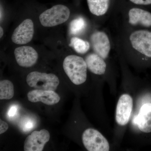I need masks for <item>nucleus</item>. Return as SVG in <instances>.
I'll use <instances>...</instances> for the list:
<instances>
[{"mask_svg": "<svg viewBox=\"0 0 151 151\" xmlns=\"http://www.w3.org/2000/svg\"><path fill=\"white\" fill-rule=\"evenodd\" d=\"M121 47L125 53L134 57L151 58V31L128 29L123 34Z\"/></svg>", "mask_w": 151, "mask_h": 151, "instance_id": "f257e3e1", "label": "nucleus"}, {"mask_svg": "<svg viewBox=\"0 0 151 151\" xmlns=\"http://www.w3.org/2000/svg\"><path fill=\"white\" fill-rule=\"evenodd\" d=\"M63 69L71 82L75 85H80L86 81L87 67L84 58L78 55H71L63 60Z\"/></svg>", "mask_w": 151, "mask_h": 151, "instance_id": "f03ea898", "label": "nucleus"}, {"mask_svg": "<svg viewBox=\"0 0 151 151\" xmlns=\"http://www.w3.org/2000/svg\"><path fill=\"white\" fill-rule=\"evenodd\" d=\"M70 15V10L67 6L56 5L41 14L40 21L45 27H52L67 21Z\"/></svg>", "mask_w": 151, "mask_h": 151, "instance_id": "7ed1b4c3", "label": "nucleus"}, {"mask_svg": "<svg viewBox=\"0 0 151 151\" xmlns=\"http://www.w3.org/2000/svg\"><path fill=\"white\" fill-rule=\"evenodd\" d=\"M26 81L29 86L37 89L55 91L59 84V80L52 73L33 71L27 75Z\"/></svg>", "mask_w": 151, "mask_h": 151, "instance_id": "20e7f679", "label": "nucleus"}, {"mask_svg": "<svg viewBox=\"0 0 151 151\" xmlns=\"http://www.w3.org/2000/svg\"><path fill=\"white\" fill-rule=\"evenodd\" d=\"M82 142L89 151H108L110 145L107 139L100 132L93 129H88L83 132Z\"/></svg>", "mask_w": 151, "mask_h": 151, "instance_id": "39448f33", "label": "nucleus"}, {"mask_svg": "<svg viewBox=\"0 0 151 151\" xmlns=\"http://www.w3.org/2000/svg\"><path fill=\"white\" fill-rule=\"evenodd\" d=\"M127 24L131 29H145L151 28V13L139 8L130 9L126 14Z\"/></svg>", "mask_w": 151, "mask_h": 151, "instance_id": "423d86ee", "label": "nucleus"}, {"mask_svg": "<svg viewBox=\"0 0 151 151\" xmlns=\"http://www.w3.org/2000/svg\"><path fill=\"white\" fill-rule=\"evenodd\" d=\"M90 43L94 52L104 59L108 58L112 49V44L110 37L106 32H94L90 36Z\"/></svg>", "mask_w": 151, "mask_h": 151, "instance_id": "0eeeda50", "label": "nucleus"}, {"mask_svg": "<svg viewBox=\"0 0 151 151\" xmlns=\"http://www.w3.org/2000/svg\"><path fill=\"white\" fill-rule=\"evenodd\" d=\"M133 106V99L129 94H124L120 97L116 109V120L117 124L122 126L128 124Z\"/></svg>", "mask_w": 151, "mask_h": 151, "instance_id": "6e6552de", "label": "nucleus"}, {"mask_svg": "<svg viewBox=\"0 0 151 151\" xmlns=\"http://www.w3.org/2000/svg\"><path fill=\"white\" fill-rule=\"evenodd\" d=\"M34 34L33 22L30 19H26L14 31L12 36V41L16 44H26L32 40Z\"/></svg>", "mask_w": 151, "mask_h": 151, "instance_id": "1a4fd4ad", "label": "nucleus"}, {"mask_svg": "<svg viewBox=\"0 0 151 151\" xmlns=\"http://www.w3.org/2000/svg\"><path fill=\"white\" fill-rule=\"evenodd\" d=\"M50 135L47 130L34 131L28 136L24 143L25 151H42L45 144L49 141Z\"/></svg>", "mask_w": 151, "mask_h": 151, "instance_id": "9d476101", "label": "nucleus"}, {"mask_svg": "<svg viewBox=\"0 0 151 151\" xmlns=\"http://www.w3.org/2000/svg\"><path fill=\"white\" fill-rule=\"evenodd\" d=\"M14 52L17 63L22 67L27 68L33 66L38 58L37 52L30 46L17 47Z\"/></svg>", "mask_w": 151, "mask_h": 151, "instance_id": "9b49d317", "label": "nucleus"}, {"mask_svg": "<svg viewBox=\"0 0 151 151\" xmlns=\"http://www.w3.org/2000/svg\"><path fill=\"white\" fill-rule=\"evenodd\" d=\"M28 99L32 103L41 102L48 105H55L59 103L60 97L55 91L35 89L27 94Z\"/></svg>", "mask_w": 151, "mask_h": 151, "instance_id": "f8f14e48", "label": "nucleus"}, {"mask_svg": "<svg viewBox=\"0 0 151 151\" xmlns=\"http://www.w3.org/2000/svg\"><path fill=\"white\" fill-rule=\"evenodd\" d=\"M134 123L144 133L151 132V103H146L141 107L135 117Z\"/></svg>", "mask_w": 151, "mask_h": 151, "instance_id": "ddd939ff", "label": "nucleus"}, {"mask_svg": "<svg viewBox=\"0 0 151 151\" xmlns=\"http://www.w3.org/2000/svg\"><path fill=\"white\" fill-rule=\"evenodd\" d=\"M85 60L87 68L92 73L98 75L105 74L107 68L105 60L95 52L87 55Z\"/></svg>", "mask_w": 151, "mask_h": 151, "instance_id": "4468645a", "label": "nucleus"}, {"mask_svg": "<svg viewBox=\"0 0 151 151\" xmlns=\"http://www.w3.org/2000/svg\"><path fill=\"white\" fill-rule=\"evenodd\" d=\"M110 0H87L90 12L97 17H103L108 14L110 9Z\"/></svg>", "mask_w": 151, "mask_h": 151, "instance_id": "2eb2a0df", "label": "nucleus"}, {"mask_svg": "<svg viewBox=\"0 0 151 151\" xmlns=\"http://www.w3.org/2000/svg\"><path fill=\"white\" fill-rule=\"evenodd\" d=\"M70 46L77 53L84 54L89 51L91 44L87 41L74 37L70 39Z\"/></svg>", "mask_w": 151, "mask_h": 151, "instance_id": "dca6fc26", "label": "nucleus"}, {"mask_svg": "<svg viewBox=\"0 0 151 151\" xmlns=\"http://www.w3.org/2000/svg\"><path fill=\"white\" fill-rule=\"evenodd\" d=\"M87 23L85 19L82 17H78L70 22L69 25V32L72 35H78L84 32Z\"/></svg>", "mask_w": 151, "mask_h": 151, "instance_id": "f3484780", "label": "nucleus"}, {"mask_svg": "<svg viewBox=\"0 0 151 151\" xmlns=\"http://www.w3.org/2000/svg\"><path fill=\"white\" fill-rule=\"evenodd\" d=\"M14 94V86L13 83L8 80H2L0 81V99L10 100Z\"/></svg>", "mask_w": 151, "mask_h": 151, "instance_id": "a211bd4d", "label": "nucleus"}, {"mask_svg": "<svg viewBox=\"0 0 151 151\" xmlns=\"http://www.w3.org/2000/svg\"><path fill=\"white\" fill-rule=\"evenodd\" d=\"M130 1L138 5L147 6L151 4V0H129Z\"/></svg>", "mask_w": 151, "mask_h": 151, "instance_id": "6ab92c4d", "label": "nucleus"}, {"mask_svg": "<svg viewBox=\"0 0 151 151\" xmlns=\"http://www.w3.org/2000/svg\"><path fill=\"white\" fill-rule=\"evenodd\" d=\"M9 129V126L6 122L0 120V134L5 133Z\"/></svg>", "mask_w": 151, "mask_h": 151, "instance_id": "aec40b11", "label": "nucleus"}, {"mask_svg": "<svg viewBox=\"0 0 151 151\" xmlns=\"http://www.w3.org/2000/svg\"><path fill=\"white\" fill-rule=\"evenodd\" d=\"M33 127V124L31 121L28 120L26 122H25L24 124L23 128L25 130H29L31 129Z\"/></svg>", "mask_w": 151, "mask_h": 151, "instance_id": "412c9836", "label": "nucleus"}, {"mask_svg": "<svg viewBox=\"0 0 151 151\" xmlns=\"http://www.w3.org/2000/svg\"><path fill=\"white\" fill-rule=\"evenodd\" d=\"M17 108L16 106H13L11 107L8 111V116L9 117H13L17 113Z\"/></svg>", "mask_w": 151, "mask_h": 151, "instance_id": "4be33fe9", "label": "nucleus"}, {"mask_svg": "<svg viewBox=\"0 0 151 151\" xmlns=\"http://www.w3.org/2000/svg\"><path fill=\"white\" fill-rule=\"evenodd\" d=\"M0 37L1 38L2 37L3 35H4V30H3V28L1 27H0Z\"/></svg>", "mask_w": 151, "mask_h": 151, "instance_id": "5701e85b", "label": "nucleus"}]
</instances>
